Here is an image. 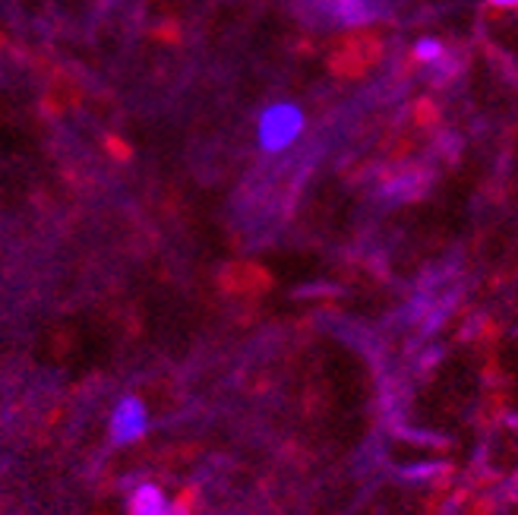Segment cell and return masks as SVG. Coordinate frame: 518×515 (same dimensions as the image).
Segmentation results:
<instances>
[{
    "instance_id": "obj_1",
    "label": "cell",
    "mask_w": 518,
    "mask_h": 515,
    "mask_svg": "<svg viewBox=\"0 0 518 515\" xmlns=\"http://www.w3.org/2000/svg\"><path fill=\"white\" fill-rule=\"evenodd\" d=\"M301 133V111L294 105H272L259 121V143L266 149H282Z\"/></svg>"
},
{
    "instance_id": "obj_2",
    "label": "cell",
    "mask_w": 518,
    "mask_h": 515,
    "mask_svg": "<svg viewBox=\"0 0 518 515\" xmlns=\"http://www.w3.org/2000/svg\"><path fill=\"white\" fill-rule=\"evenodd\" d=\"M149 418H146V408L139 399H121L117 408L111 411V437L114 443H133L146 433Z\"/></svg>"
},
{
    "instance_id": "obj_3",
    "label": "cell",
    "mask_w": 518,
    "mask_h": 515,
    "mask_svg": "<svg viewBox=\"0 0 518 515\" xmlns=\"http://www.w3.org/2000/svg\"><path fill=\"white\" fill-rule=\"evenodd\" d=\"M130 512L133 515H168V503L165 493L158 490L155 484H143L130 500Z\"/></svg>"
},
{
    "instance_id": "obj_4",
    "label": "cell",
    "mask_w": 518,
    "mask_h": 515,
    "mask_svg": "<svg viewBox=\"0 0 518 515\" xmlns=\"http://www.w3.org/2000/svg\"><path fill=\"white\" fill-rule=\"evenodd\" d=\"M443 54V48L436 45V42H421L417 45V57H421V61H433V57H440Z\"/></svg>"
},
{
    "instance_id": "obj_5",
    "label": "cell",
    "mask_w": 518,
    "mask_h": 515,
    "mask_svg": "<svg viewBox=\"0 0 518 515\" xmlns=\"http://www.w3.org/2000/svg\"><path fill=\"white\" fill-rule=\"evenodd\" d=\"M493 4H496V7H515L518 0H493Z\"/></svg>"
},
{
    "instance_id": "obj_6",
    "label": "cell",
    "mask_w": 518,
    "mask_h": 515,
    "mask_svg": "<svg viewBox=\"0 0 518 515\" xmlns=\"http://www.w3.org/2000/svg\"><path fill=\"white\" fill-rule=\"evenodd\" d=\"M168 515H184V509H177V506H174V509H168Z\"/></svg>"
}]
</instances>
